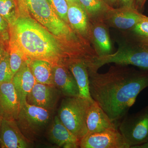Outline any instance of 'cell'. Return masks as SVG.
<instances>
[{
    "label": "cell",
    "instance_id": "1",
    "mask_svg": "<svg viewBox=\"0 0 148 148\" xmlns=\"http://www.w3.org/2000/svg\"><path fill=\"white\" fill-rule=\"evenodd\" d=\"M116 65L105 74L88 69L90 96L115 124L128 114L137 96L148 87V70L140 72Z\"/></svg>",
    "mask_w": 148,
    "mask_h": 148
},
{
    "label": "cell",
    "instance_id": "2",
    "mask_svg": "<svg viewBox=\"0 0 148 148\" xmlns=\"http://www.w3.org/2000/svg\"><path fill=\"white\" fill-rule=\"evenodd\" d=\"M10 39L29 59L45 60L54 66L64 64V58L66 62L75 58L54 35L34 19L17 17L10 25Z\"/></svg>",
    "mask_w": 148,
    "mask_h": 148
},
{
    "label": "cell",
    "instance_id": "3",
    "mask_svg": "<svg viewBox=\"0 0 148 148\" xmlns=\"http://www.w3.org/2000/svg\"><path fill=\"white\" fill-rule=\"evenodd\" d=\"M16 6H23L49 32L71 45L73 32L69 24L54 12L47 0H15Z\"/></svg>",
    "mask_w": 148,
    "mask_h": 148
},
{
    "label": "cell",
    "instance_id": "4",
    "mask_svg": "<svg viewBox=\"0 0 148 148\" xmlns=\"http://www.w3.org/2000/svg\"><path fill=\"white\" fill-rule=\"evenodd\" d=\"M93 102L79 96L66 97L58 110L59 119L80 141L87 134V114Z\"/></svg>",
    "mask_w": 148,
    "mask_h": 148
},
{
    "label": "cell",
    "instance_id": "5",
    "mask_svg": "<svg viewBox=\"0 0 148 148\" xmlns=\"http://www.w3.org/2000/svg\"><path fill=\"white\" fill-rule=\"evenodd\" d=\"M50 111L28 104L21 106L16 120L19 129L30 142L42 135L51 120Z\"/></svg>",
    "mask_w": 148,
    "mask_h": 148
},
{
    "label": "cell",
    "instance_id": "6",
    "mask_svg": "<svg viewBox=\"0 0 148 148\" xmlns=\"http://www.w3.org/2000/svg\"><path fill=\"white\" fill-rule=\"evenodd\" d=\"M135 48L122 47L114 53L98 56L91 68L88 69L97 71L105 64L114 63L122 65H132L144 70H148V46Z\"/></svg>",
    "mask_w": 148,
    "mask_h": 148
},
{
    "label": "cell",
    "instance_id": "7",
    "mask_svg": "<svg viewBox=\"0 0 148 148\" xmlns=\"http://www.w3.org/2000/svg\"><path fill=\"white\" fill-rule=\"evenodd\" d=\"M119 130L132 148L148 140V106L135 114L125 116Z\"/></svg>",
    "mask_w": 148,
    "mask_h": 148
},
{
    "label": "cell",
    "instance_id": "8",
    "mask_svg": "<svg viewBox=\"0 0 148 148\" xmlns=\"http://www.w3.org/2000/svg\"><path fill=\"white\" fill-rule=\"evenodd\" d=\"M81 148H130L116 127L100 132L87 133L80 140Z\"/></svg>",
    "mask_w": 148,
    "mask_h": 148
},
{
    "label": "cell",
    "instance_id": "9",
    "mask_svg": "<svg viewBox=\"0 0 148 148\" xmlns=\"http://www.w3.org/2000/svg\"><path fill=\"white\" fill-rule=\"evenodd\" d=\"M61 94L54 86L36 82L27 96V102L30 105L52 110Z\"/></svg>",
    "mask_w": 148,
    "mask_h": 148
},
{
    "label": "cell",
    "instance_id": "10",
    "mask_svg": "<svg viewBox=\"0 0 148 148\" xmlns=\"http://www.w3.org/2000/svg\"><path fill=\"white\" fill-rule=\"evenodd\" d=\"M104 16L111 26L122 29L133 28L144 19L143 15L137 9L126 6L119 8L110 6Z\"/></svg>",
    "mask_w": 148,
    "mask_h": 148
},
{
    "label": "cell",
    "instance_id": "11",
    "mask_svg": "<svg viewBox=\"0 0 148 148\" xmlns=\"http://www.w3.org/2000/svg\"><path fill=\"white\" fill-rule=\"evenodd\" d=\"M30 142L19 129L16 120L2 118L0 145L3 148H27Z\"/></svg>",
    "mask_w": 148,
    "mask_h": 148
},
{
    "label": "cell",
    "instance_id": "12",
    "mask_svg": "<svg viewBox=\"0 0 148 148\" xmlns=\"http://www.w3.org/2000/svg\"><path fill=\"white\" fill-rule=\"evenodd\" d=\"M21 106L12 82L0 85V115L2 118L16 120Z\"/></svg>",
    "mask_w": 148,
    "mask_h": 148
},
{
    "label": "cell",
    "instance_id": "13",
    "mask_svg": "<svg viewBox=\"0 0 148 148\" xmlns=\"http://www.w3.org/2000/svg\"><path fill=\"white\" fill-rule=\"evenodd\" d=\"M47 135L51 143L60 147H79L80 140L64 125L58 116L53 118L49 128Z\"/></svg>",
    "mask_w": 148,
    "mask_h": 148
},
{
    "label": "cell",
    "instance_id": "14",
    "mask_svg": "<svg viewBox=\"0 0 148 148\" xmlns=\"http://www.w3.org/2000/svg\"><path fill=\"white\" fill-rule=\"evenodd\" d=\"M54 86L65 97L79 96V91L75 77L63 64L53 66Z\"/></svg>",
    "mask_w": 148,
    "mask_h": 148
},
{
    "label": "cell",
    "instance_id": "15",
    "mask_svg": "<svg viewBox=\"0 0 148 148\" xmlns=\"http://www.w3.org/2000/svg\"><path fill=\"white\" fill-rule=\"evenodd\" d=\"M12 82L22 106L27 102V96L36 82L29 66V58L24 61L14 75Z\"/></svg>",
    "mask_w": 148,
    "mask_h": 148
},
{
    "label": "cell",
    "instance_id": "16",
    "mask_svg": "<svg viewBox=\"0 0 148 148\" xmlns=\"http://www.w3.org/2000/svg\"><path fill=\"white\" fill-rule=\"evenodd\" d=\"M68 4L69 24L80 34L86 37L88 40H92L91 25L84 8L80 3H68Z\"/></svg>",
    "mask_w": 148,
    "mask_h": 148
},
{
    "label": "cell",
    "instance_id": "17",
    "mask_svg": "<svg viewBox=\"0 0 148 148\" xmlns=\"http://www.w3.org/2000/svg\"><path fill=\"white\" fill-rule=\"evenodd\" d=\"M86 125L87 133L100 132L111 127H117L116 124L110 119L107 114L95 101L91 103L88 110Z\"/></svg>",
    "mask_w": 148,
    "mask_h": 148
},
{
    "label": "cell",
    "instance_id": "18",
    "mask_svg": "<svg viewBox=\"0 0 148 148\" xmlns=\"http://www.w3.org/2000/svg\"><path fill=\"white\" fill-rule=\"evenodd\" d=\"M66 66L72 72L76 81L79 91V96L93 102L89 88L88 66L85 61L80 59L71 60Z\"/></svg>",
    "mask_w": 148,
    "mask_h": 148
},
{
    "label": "cell",
    "instance_id": "19",
    "mask_svg": "<svg viewBox=\"0 0 148 148\" xmlns=\"http://www.w3.org/2000/svg\"><path fill=\"white\" fill-rule=\"evenodd\" d=\"M91 25L92 40L96 46V53L98 56L110 54L112 46L108 33L105 26L99 21L93 22Z\"/></svg>",
    "mask_w": 148,
    "mask_h": 148
},
{
    "label": "cell",
    "instance_id": "20",
    "mask_svg": "<svg viewBox=\"0 0 148 148\" xmlns=\"http://www.w3.org/2000/svg\"><path fill=\"white\" fill-rule=\"evenodd\" d=\"M29 64L36 82L54 86L52 64L45 60L31 59H29Z\"/></svg>",
    "mask_w": 148,
    "mask_h": 148
},
{
    "label": "cell",
    "instance_id": "21",
    "mask_svg": "<svg viewBox=\"0 0 148 148\" xmlns=\"http://www.w3.org/2000/svg\"><path fill=\"white\" fill-rule=\"evenodd\" d=\"M80 3L86 12L88 16L92 19L101 20L110 6L104 0H79Z\"/></svg>",
    "mask_w": 148,
    "mask_h": 148
},
{
    "label": "cell",
    "instance_id": "22",
    "mask_svg": "<svg viewBox=\"0 0 148 148\" xmlns=\"http://www.w3.org/2000/svg\"><path fill=\"white\" fill-rule=\"evenodd\" d=\"M8 52L11 69L12 73L14 75L28 58L18 45L13 40L10 39L9 43Z\"/></svg>",
    "mask_w": 148,
    "mask_h": 148
},
{
    "label": "cell",
    "instance_id": "23",
    "mask_svg": "<svg viewBox=\"0 0 148 148\" xmlns=\"http://www.w3.org/2000/svg\"><path fill=\"white\" fill-rule=\"evenodd\" d=\"M17 7L15 0H0V15L12 25L16 17Z\"/></svg>",
    "mask_w": 148,
    "mask_h": 148
},
{
    "label": "cell",
    "instance_id": "24",
    "mask_svg": "<svg viewBox=\"0 0 148 148\" xmlns=\"http://www.w3.org/2000/svg\"><path fill=\"white\" fill-rule=\"evenodd\" d=\"M13 76L10 63L9 53L7 51L0 63V85L11 82Z\"/></svg>",
    "mask_w": 148,
    "mask_h": 148
},
{
    "label": "cell",
    "instance_id": "25",
    "mask_svg": "<svg viewBox=\"0 0 148 148\" xmlns=\"http://www.w3.org/2000/svg\"><path fill=\"white\" fill-rule=\"evenodd\" d=\"M54 12L62 20L69 24L68 4L66 0H47Z\"/></svg>",
    "mask_w": 148,
    "mask_h": 148
},
{
    "label": "cell",
    "instance_id": "26",
    "mask_svg": "<svg viewBox=\"0 0 148 148\" xmlns=\"http://www.w3.org/2000/svg\"><path fill=\"white\" fill-rule=\"evenodd\" d=\"M143 17L144 19L133 27V31L144 38L148 39V20L145 18L144 15Z\"/></svg>",
    "mask_w": 148,
    "mask_h": 148
},
{
    "label": "cell",
    "instance_id": "27",
    "mask_svg": "<svg viewBox=\"0 0 148 148\" xmlns=\"http://www.w3.org/2000/svg\"><path fill=\"white\" fill-rule=\"evenodd\" d=\"M10 29L8 22L0 15V35L3 34Z\"/></svg>",
    "mask_w": 148,
    "mask_h": 148
},
{
    "label": "cell",
    "instance_id": "28",
    "mask_svg": "<svg viewBox=\"0 0 148 148\" xmlns=\"http://www.w3.org/2000/svg\"><path fill=\"white\" fill-rule=\"evenodd\" d=\"M118 2H119L122 6L129 7L135 8L136 0H118Z\"/></svg>",
    "mask_w": 148,
    "mask_h": 148
},
{
    "label": "cell",
    "instance_id": "29",
    "mask_svg": "<svg viewBox=\"0 0 148 148\" xmlns=\"http://www.w3.org/2000/svg\"><path fill=\"white\" fill-rule=\"evenodd\" d=\"M147 0H136L135 8L137 10L143 8Z\"/></svg>",
    "mask_w": 148,
    "mask_h": 148
},
{
    "label": "cell",
    "instance_id": "30",
    "mask_svg": "<svg viewBox=\"0 0 148 148\" xmlns=\"http://www.w3.org/2000/svg\"><path fill=\"white\" fill-rule=\"evenodd\" d=\"M7 51L5 50L4 47L3 45L0 43V63L2 60L6 52Z\"/></svg>",
    "mask_w": 148,
    "mask_h": 148
},
{
    "label": "cell",
    "instance_id": "31",
    "mask_svg": "<svg viewBox=\"0 0 148 148\" xmlns=\"http://www.w3.org/2000/svg\"><path fill=\"white\" fill-rule=\"evenodd\" d=\"M110 6L112 7L115 5L118 2V0H104Z\"/></svg>",
    "mask_w": 148,
    "mask_h": 148
},
{
    "label": "cell",
    "instance_id": "32",
    "mask_svg": "<svg viewBox=\"0 0 148 148\" xmlns=\"http://www.w3.org/2000/svg\"><path fill=\"white\" fill-rule=\"evenodd\" d=\"M132 148H148V140L139 145L134 146Z\"/></svg>",
    "mask_w": 148,
    "mask_h": 148
},
{
    "label": "cell",
    "instance_id": "33",
    "mask_svg": "<svg viewBox=\"0 0 148 148\" xmlns=\"http://www.w3.org/2000/svg\"><path fill=\"white\" fill-rule=\"evenodd\" d=\"M142 42L143 45L148 46V39L144 38L142 40Z\"/></svg>",
    "mask_w": 148,
    "mask_h": 148
},
{
    "label": "cell",
    "instance_id": "34",
    "mask_svg": "<svg viewBox=\"0 0 148 148\" xmlns=\"http://www.w3.org/2000/svg\"><path fill=\"white\" fill-rule=\"evenodd\" d=\"M67 3H80L79 0H66Z\"/></svg>",
    "mask_w": 148,
    "mask_h": 148
},
{
    "label": "cell",
    "instance_id": "35",
    "mask_svg": "<svg viewBox=\"0 0 148 148\" xmlns=\"http://www.w3.org/2000/svg\"><path fill=\"white\" fill-rule=\"evenodd\" d=\"M2 117L0 115V128H1V121Z\"/></svg>",
    "mask_w": 148,
    "mask_h": 148
},
{
    "label": "cell",
    "instance_id": "36",
    "mask_svg": "<svg viewBox=\"0 0 148 148\" xmlns=\"http://www.w3.org/2000/svg\"><path fill=\"white\" fill-rule=\"evenodd\" d=\"M144 17H145V18H146V19H147V20H148V16H145V15H144Z\"/></svg>",
    "mask_w": 148,
    "mask_h": 148
}]
</instances>
